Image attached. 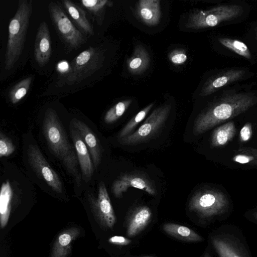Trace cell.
Wrapping results in <instances>:
<instances>
[{"label":"cell","mask_w":257,"mask_h":257,"mask_svg":"<svg viewBox=\"0 0 257 257\" xmlns=\"http://www.w3.org/2000/svg\"><path fill=\"white\" fill-rule=\"evenodd\" d=\"M257 103V96L250 93L225 94L209 104L196 117L193 134L200 135L234 119Z\"/></svg>","instance_id":"obj_1"},{"label":"cell","mask_w":257,"mask_h":257,"mask_svg":"<svg viewBox=\"0 0 257 257\" xmlns=\"http://www.w3.org/2000/svg\"><path fill=\"white\" fill-rule=\"evenodd\" d=\"M189 209L204 222H210L228 218L233 211V203L223 187L207 186L193 194Z\"/></svg>","instance_id":"obj_2"},{"label":"cell","mask_w":257,"mask_h":257,"mask_svg":"<svg viewBox=\"0 0 257 257\" xmlns=\"http://www.w3.org/2000/svg\"><path fill=\"white\" fill-rule=\"evenodd\" d=\"M42 128L51 150L62 162L67 170L76 178V181L80 182L77 157L54 109L48 108L46 110Z\"/></svg>","instance_id":"obj_3"},{"label":"cell","mask_w":257,"mask_h":257,"mask_svg":"<svg viewBox=\"0 0 257 257\" xmlns=\"http://www.w3.org/2000/svg\"><path fill=\"white\" fill-rule=\"evenodd\" d=\"M33 11L31 0H19L17 11L9 25V34L5 58V68L11 69L24 49L30 20Z\"/></svg>","instance_id":"obj_4"},{"label":"cell","mask_w":257,"mask_h":257,"mask_svg":"<svg viewBox=\"0 0 257 257\" xmlns=\"http://www.w3.org/2000/svg\"><path fill=\"white\" fill-rule=\"evenodd\" d=\"M211 244L218 257H252L242 231L231 224H224L210 236Z\"/></svg>","instance_id":"obj_5"},{"label":"cell","mask_w":257,"mask_h":257,"mask_svg":"<svg viewBox=\"0 0 257 257\" xmlns=\"http://www.w3.org/2000/svg\"><path fill=\"white\" fill-rule=\"evenodd\" d=\"M103 52L98 47H89L75 57L61 79L60 86L72 85L86 79L102 65Z\"/></svg>","instance_id":"obj_6"},{"label":"cell","mask_w":257,"mask_h":257,"mask_svg":"<svg viewBox=\"0 0 257 257\" xmlns=\"http://www.w3.org/2000/svg\"><path fill=\"white\" fill-rule=\"evenodd\" d=\"M48 9L57 33L68 48L77 49L86 43V35L73 25L59 4L50 2Z\"/></svg>","instance_id":"obj_7"},{"label":"cell","mask_w":257,"mask_h":257,"mask_svg":"<svg viewBox=\"0 0 257 257\" xmlns=\"http://www.w3.org/2000/svg\"><path fill=\"white\" fill-rule=\"evenodd\" d=\"M242 11V7L237 5H223L207 10L197 11L189 16L186 26L194 29L214 27L236 18Z\"/></svg>","instance_id":"obj_8"},{"label":"cell","mask_w":257,"mask_h":257,"mask_svg":"<svg viewBox=\"0 0 257 257\" xmlns=\"http://www.w3.org/2000/svg\"><path fill=\"white\" fill-rule=\"evenodd\" d=\"M171 107L170 104H165L155 109L137 131L120 139V143L133 145L151 139L164 125Z\"/></svg>","instance_id":"obj_9"},{"label":"cell","mask_w":257,"mask_h":257,"mask_svg":"<svg viewBox=\"0 0 257 257\" xmlns=\"http://www.w3.org/2000/svg\"><path fill=\"white\" fill-rule=\"evenodd\" d=\"M91 212L99 226L104 229H111L116 222V216L104 183L98 185L97 197L88 195Z\"/></svg>","instance_id":"obj_10"},{"label":"cell","mask_w":257,"mask_h":257,"mask_svg":"<svg viewBox=\"0 0 257 257\" xmlns=\"http://www.w3.org/2000/svg\"><path fill=\"white\" fill-rule=\"evenodd\" d=\"M27 156L29 163L36 175L54 191L62 193L63 186L59 177L50 166L38 146L29 145Z\"/></svg>","instance_id":"obj_11"},{"label":"cell","mask_w":257,"mask_h":257,"mask_svg":"<svg viewBox=\"0 0 257 257\" xmlns=\"http://www.w3.org/2000/svg\"><path fill=\"white\" fill-rule=\"evenodd\" d=\"M239 126L234 119L230 120L213 128L210 136L211 148L223 153L237 148V139Z\"/></svg>","instance_id":"obj_12"},{"label":"cell","mask_w":257,"mask_h":257,"mask_svg":"<svg viewBox=\"0 0 257 257\" xmlns=\"http://www.w3.org/2000/svg\"><path fill=\"white\" fill-rule=\"evenodd\" d=\"M223 166L231 169H257V149L242 147L229 150L220 155Z\"/></svg>","instance_id":"obj_13"},{"label":"cell","mask_w":257,"mask_h":257,"mask_svg":"<svg viewBox=\"0 0 257 257\" xmlns=\"http://www.w3.org/2000/svg\"><path fill=\"white\" fill-rule=\"evenodd\" d=\"M129 187L143 190L151 195L157 193L156 188L151 180L143 174L135 173L120 176L113 182L111 191L116 197L120 198Z\"/></svg>","instance_id":"obj_14"},{"label":"cell","mask_w":257,"mask_h":257,"mask_svg":"<svg viewBox=\"0 0 257 257\" xmlns=\"http://www.w3.org/2000/svg\"><path fill=\"white\" fill-rule=\"evenodd\" d=\"M70 132L83 179L88 182L91 178L94 169L90 153L79 133L71 123Z\"/></svg>","instance_id":"obj_15"},{"label":"cell","mask_w":257,"mask_h":257,"mask_svg":"<svg viewBox=\"0 0 257 257\" xmlns=\"http://www.w3.org/2000/svg\"><path fill=\"white\" fill-rule=\"evenodd\" d=\"M52 53V45L48 26L45 21L42 22L38 27L34 44V58L41 66L49 60Z\"/></svg>","instance_id":"obj_16"},{"label":"cell","mask_w":257,"mask_h":257,"mask_svg":"<svg viewBox=\"0 0 257 257\" xmlns=\"http://www.w3.org/2000/svg\"><path fill=\"white\" fill-rule=\"evenodd\" d=\"M70 123L81 136L90 153L94 168L96 169L101 158V150L97 138L89 126L83 121L73 118Z\"/></svg>","instance_id":"obj_17"},{"label":"cell","mask_w":257,"mask_h":257,"mask_svg":"<svg viewBox=\"0 0 257 257\" xmlns=\"http://www.w3.org/2000/svg\"><path fill=\"white\" fill-rule=\"evenodd\" d=\"M245 74L244 69H229L222 72L209 78L204 84L200 95L205 96L218 89L242 79Z\"/></svg>","instance_id":"obj_18"},{"label":"cell","mask_w":257,"mask_h":257,"mask_svg":"<svg viewBox=\"0 0 257 257\" xmlns=\"http://www.w3.org/2000/svg\"><path fill=\"white\" fill-rule=\"evenodd\" d=\"M152 217V212L147 206L135 207L130 214L126 226V234L128 237L137 235L148 225Z\"/></svg>","instance_id":"obj_19"},{"label":"cell","mask_w":257,"mask_h":257,"mask_svg":"<svg viewBox=\"0 0 257 257\" xmlns=\"http://www.w3.org/2000/svg\"><path fill=\"white\" fill-rule=\"evenodd\" d=\"M136 13L139 18L150 26L158 24L161 17L160 1L141 0L136 5Z\"/></svg>","instance_id":"obj_20"},{"label":"cell","mask_w":257,"mask_h":257,"mask_svg":"<svg viewBox=\"0 0 257 257\" xmlns=\"http://www.w3.org/2000/svg\"><path fill=\"white\" fill-rule=\"evenodd\" d=\"M80 230L72 227L61 232L54 242L51 257H67L70 252L73 241L78 237Z\"/></svg>","instance_id":"obj_21"},{"label":"cell","mask_w":257,"mask_h":257,"mask_svg":"<svg viewBox=\"0 0 257 257\" xmlns=\"http://www.w3.org/2000/svg\"><path fill=\"white\" fill-rule=\"evenodd\" d=\"M62 3L71 18L81 29V32L86 36H93V27L87 18L83 9L70 0H63Z\"/></svg>","instance_id":"obj_22"},{"label":"cell","mask_w":257,"mask_h":257,"mask_svg":"<svg viewBox=\"0 0 257 257\" xmlns=\"http://www.w3.org/2000/svg\"><path fill=\"white\" fill-rule=\"evenodd\" d=\"M162 229L168 234L186 241L200 242L204 239L193 230L180 224L167 223L163 225Z\"/></svg>","instance_id":"obj_23"},{"label":"cell","mask_w":257,"mask_h":257,"mask_svg":"<svg viewBox=\"0 0 257 257\" xmlns=\"http://www.w3.org/2000/svg\"><path fill=\"white\" fill-rule=\"evenodd\" d=\"M13 190L10 181L2 183L0 193V225L2 228L7 224L11 212Z\"/></svg>","instance_id":"obj_24"},{"label":"cell","mask_w":257,"mask_h":257,"mask_svg":"<svg viewBox=\"0 0 257 257\" xmlns=\"http://www.w3.org/2000/svg\"><path fill=\"white\" fill-rule=\"evenodd\" d=\"M150 57L146 49L142 45L137 46L132 57L127 60V68L133 74L144 71L150 64Z\"/></svg>","instance_id":"obj_25"},{"label":"cell","mask_w":257,"mask_h":257,"mask_svg":"<svg viewBox=\"0 0 257 257\" xmlns=\"http://www.w3.org/2000/svg\"><path fill=\"white\" fill-rule=\"evenodd\" d=\"M80 3L92 15L99 25L102 24L104 19L105 7L112 5L107 0H82Z\"/></svg>","instance_id":"obj_26"},{"label":"cell","mask_w":257,"mask_h":257,"mask_svg":"<svg viewBox=\"0 0 257 257\" xmlns=\"http://www.w3.org/2000/svg\"><path fill=\"white\" fill-rule=\"evenodd\" d=\"M256 132L253 122L246 121L239 126L237 139V148L242 147H252L253 140Z\"/></svg>","instance_id":"obj_27"},{"label":"cell","mask_w":257,"mask_h":257,"mask_svg":"<svg viewBox=\"0 0 257 257\" xmlns=\"http://www.w3.org/2000/svg\"><path fill=\"white\" fill-rule=\"evenodd\" d=\"M32 81V77H27L15 84L9 91L11 102L16 104L21 101L27 94Z\"/></svg>","instance_id":"obj_28"},{"label":"cell","mask_w":257,"mask_h":257,"mask_svg":"<svg viewBox=\"0 0 257 257\" xmlns=\"http://www.w3.org/2000/svg\"><path fill=\"white\" fill-rule=\"evenodd\" d=\"M153 105V103H150L133 117L120 131L118 135L119 140L129 135L131 132L144 119Z\"/></svg>","instance_id":"obj_29"},{"label":"cell","mask_w":257,"mask_h":257,"mask_svg":"<svg viewBox=\"0 0 257 257\" xmlns=\"http://www.w3.org/2000/svg\"><path fill=\"white\" fill-rule=\"evenodd\" d=\"M218 41L222 45L236 54L247 59L251 57V54L248 47L242 42L227 38H220Z\"/></svg>","instance_id":"obj_30"},{"label":"cell","mask_w":257,"mask_h":257,"mask_svg":"<svg viewBox=\"0 0 257 257\" xmlns=\"http://www.w3.org/2000/svg\"><path fill=\"white\" fill-rule=\"evenodd\" d=\"M132 100L119 101L111 107L105 113L104 120L106 123H111L117 120L127 109Z\"/></svg>","instance_id":"obj_31"},{"label":"cell","mask_w":257,"mask_h":257,"mask_svg":"<svg viewBox=\"0 0 257 257\" xmlns=\"http://www.w3.org/2000/svg\"><path fill=\"white\" fill-rule=\"evenodd\" d=\"M15 151V147L12 141L4 134L0 133V157H8Z\"/></svg>","instance_id":"obj_32"},{"label":"cell","mask_w":257,"mask_h":257,"mask_svg":"<svg viewBox=\"0 0 257 257\" xmlns=\"http://www.w3.org/2000/svg\"><path fill=\"white\" fill-rule=\"evenodd\" d=\"M169 58L173 64L179 65L183 64L186 61L187 56L183 50H175L170 53Z\"/></svg>","instance_id":"obj_33"},{"label":"cell","mask_w":257,"mask_h":257,"mask_svg":"<svg viewBox=\"0 0 257 257\" xmlns=\"http://www.w3.org/2000/svg\"><path fill=\"white\" fill-rule=\"evenodd\" d=\"M108 241L112 244L119 246L127 245L132 242L131 240L123 236L115 235L110 237Z\"/></svg>","instance_id":"obj_34"},{"label":"cell","mask_w":257,"mask_h":257,"mask_svg":"<svg viewBox=\"0 0 257 257\" xmlns=\"http://www.w3.org/2000/svg\"><path fill=\"white\" fill-rule=\"evenodd\" d=\"M244 216L249 221L257 224V207L247 211Z\"/></svg>","instance_id":"obj_35"},{"label":"cell","mask_w":257,"mask_h":257,"mask_svg":"<svg viewBox=\"0 0 257 257\" xmlns=\"http://www.w3.org/2000/svg\"><path fill=\"white\" fill-rule=\"evenodd\" d=\"M203 257H211L209 252H206Z\"/></svg>","instance_id":"obj_36"},{"label":"cell","mask_w":257,"mask_h":257,"mask_svg":"<svg viewBox=\"0 0 257 257\" xmlns=\"http://www.w3.org/2000/svg\"><path fill=\"white\" fill-rule=\"evenodd\" d=\"M254 124H255V128H256V132H257V122H253Z\"/></svg>","instance_id":"obj_37"},{"label":"cell","mask_w":257,"mask_h":257,"mask_svg":"<svg viewBox=\"0 0 257 257\" xmlns=\"http://www.w3.org/2000/svg\"><path fill=\"white\" fill-rule=\"evenodd\" d=\"M140 257H152V256H140Z\"/></svg>","instance_id":"obj_38"}]
</instances>
